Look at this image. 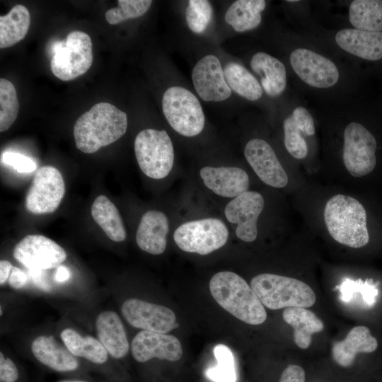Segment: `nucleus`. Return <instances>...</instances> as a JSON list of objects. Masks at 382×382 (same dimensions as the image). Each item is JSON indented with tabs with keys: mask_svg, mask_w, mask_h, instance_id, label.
I'll return each instance as SVG.
<instances>
[{
	"mask_svg": "<svg viewBox=\"0 0 382 382\" xmlns=\"http://www.w3.org/2000/svg\"><path fill=\"white\" fill-rule=\"evenodd\" d=\"M50 69L62 81H71L83 74L93 62V47L90 36L80 30H74L66 39L52 45Z\"/></svg>",
	"mask_w": 382,
	"mask_h": 382,
	"instance_id": "7",
	"label": "nucleus"
},
{
	"mask_svg": "<svg viewBox=\"0 0 382 382\" xmlns=\"http://www.w3.org/2000/svg\"><path fill=\"white\" fill-rule=\"evenodd\" d=\"M377 141L364 125L352 122L344 131L343 161L347 171L355 178L372 172L376 165Z\"/></svg>",
	"mask_w": 382,
	"mask_h": 382,
	"instance_id": "11",
	"label": "nucleus"
},
{
	"mask_svg": "<svg viewBox=\"0 0 382 382\" xmlns=\"http://www.w3.org/2000/svg\"><path fill=\"white\" fill-rule=\"evenodd\" d=\"M244 155L259 178L265 184L282 188L288 183V176L273 149L265 140L253 139L245 145Z\"/></svg>",
	"mask_w": 382,
	"mask_h": 382,
	"instance_id": "20",
	"label": "nucleus"
},
{
	"mask_svg": "<svg viewBox=\"0 0 382 382\" xmlns=\"http://www.w3.org/2000/svg\"><path fill=\"white\" fill-rule=\"evenodd\" d=\"M265 6L264 0L236 1L226 11L225 21L238 33L253 30L260 24Z\"/></svg>",
	"mask_w": 382,
	"mask_h": 382,
	"instance_id": "28",
	"label": "nucleus"
},
{
	"mask_svg": "<svg viewBox=\"0 0 382 382\" xmlns=\"http://www.w3.org/2000/svg\"><path fill=\"white\" fill-rule=\"evenodd\" d=\"M214 354L217 364L207 370V376L214 382H236L235 359L230 348L224 345H217L214 348Z\"/></svg>",
	"mask_w": 382,
	"mask_h": 382,
	"instance_id": "32",
	"label": "nucleus"
},
{
	"mask_svg": "<svg viewBox=\"0 0 382 382\" xmlns=\"http://www.w3.org/2000/svg\"><path fill=\"white\" fill-rule=\"evenodd\" d=\"M30 25L28 8L21 5L14 6L10 11L0 16V48L10 47L26 35Z\"/></svg>",
	"mask_w": 382,
	"mask_h": 382,
	"instance_id": "29",
	"label": "nucleus"
},
{
	"mask_svg": "<svg viewBox=\"0 0 382 382\" xmlns=\"http://www.w3.org/2000/svg\"><path fill=\"white\" fill-rule=\"evenodd\" d=\"M71 278V272L66 266L61 265L57 268L53 273V282L56 284H64L69 282Z\"/></svg>",
	"mask_w": 382,
	"mask_h": 382,
	"instance_id": "44",
	"label": "nucleus"
},
{
	"mask_svg": "<svg viewBox=\"0 0 382 382\" xmlns=\"http://www.w3.org/2000/svg\"><path fill=\"white\" fill-rule=\"evenodd\" d=\"M65 193V184L60 171L54 166H44L37 170L27 192L25 206L34 214L54 212Z\"/></svg>",
	"mask_w": 382,
	"mask_h": 382,
	"instance_id": "12",
	"label": "nucleus"
},
{
	"mask_svg": "<svg viewBox=\"0 0 382 382\" xmlns=\"http://www.w3.org/2000/svg\"><path fill=\"white\" fill-rule=\"evenodd\" d=\"M168 231V219L163 212L148 211L140 220L136 233L137 244L146 253L161 255L166 248Z\"/></svg>",
	"mask_w": 382,
	"mask_h": 382,
	"instance_id": "22",
	"label": "nucleus"
},
{
	"mask_svg": "<svg viewBox=\"0 0 382 382\" xmlns=\"http://www.w3.org/2000/svg\"><path fill=\"white\" fill-rule=\"evenodd\" d=\"M337 287L341 293L340 299L345 302H349L354 294L359 292L366 304L373 305L378 294L376 288L361 279L354 282L347 279Z\"/></svg>",
	"mask_w": 382,
	"mask_h": 382,
	"instance_id": "37",
	"label": "nucleus"
},
{
	"mask_svg": "<svg viewBox=\"0 0 382 382\" xmlns=\"http://www.w3.org/2000/svg\"><path fill=\"white\" fill-rule=\"evenodd\" d=\"M250 66L261 76V84L267 95L274 97L284 91L286 85V73L284 65L279 59L260 52L253 56Z\"/></svg>",
	"mask_w": 382,
	"mask_h": 382,
	"instance_id": "25",
	"label": "nucleus"
},
{
	"mask_svg": "<svg viewBox=\"0 0 382 382\" xmlns=\"http://www.w3.org/2000/svg\"><path fill=\"white\" fill-rule=\"evenodd\" d=\"M79 318L88 325L98 340L108 350L112 359L117 361L125 358L130 352L126 329L118 313L114 310L104 308L93 312L79 314Z\"/></svg>",
	"mask_w": 382,
	"mask_h": 382,
	"instance_id": "13",
	"label": "nucleus"
},
{
	"mask_svg": "<svg viewBox=\"0 0 382 382\" xmlns=\"http://www.w3.org/2000/svg\"><path fill=\"white\" fill-rule=\"evenodd\" d=\"M130 352L134 361L145 364L153 359L178 361L183 357L179 340L166 333L141 330L131 341Z\"/></svg>",
	"mask_w": 382,
	"mask_h": 382,
	"instance_id": "17",
	"label": "nucleus"
},
{
	"mask_svg": "<svg viewBox=\"0 0 382 382\" xmlns=\"http://www.w3.org/2000/svg\"><path fill=\"white\" fill-rule=\"evenodd\" d=\"M228 237L227 227L215 218L185 222L177 228L173 235L180 249L203 255L224 246Z\"/></svg>",
	"mask_w": 382,
	"mask_h": 382,
	"instance_id": "10",
	"label": "nucleus"
},
{
	"mask_svg": "<svg viewBox=\"0 0 382 382\" xmlns=\"http://www.w3.org/2000/svg\"><path fill=\"white\" fill-rule=\"evenodd\" d=\"M349 19L355 29L382 32V0H354Z\"/></svg>",
	"mask_w": 382,
	"mask_h": 382,
	"instance_id": "30",
	"label": "nucleus"
},
{
	"mask_svg": "<svg viewBox=\"0 0 382 382\" xmlns=\"http://www.w3.org/2000/svg\"><path fill=\"white\" fill-rule=\"evenodd\" d=\"M291 117L305 136H312L315 134V125L313 117L309 112L303 107L296 108Z\"/></svg>",
	"mask_w": 382,
	"mask_h": 382,
	"instance_id": "40",
	"label": "nucleus"
},
{
	"mask_svg": "<svg viewBox=\"0 0 382 382\" xmlns=\"http://www.w3.org/2000/svg\"><path fill=\"white\" fill-rule=\"evenodd\" d=\"M134 153L141 171L153 179H162L172 170L174 150L165 130L146 129L134 140Z\"/></svg>",
	"mask_w": 382,
	"mask_h": 382,
	"instance_id": "8",
	"label": "nucleus"
},
{
	"mask_svg": "<svg viewBox=\"0 0 382 382\" xmlns=\"http://www.w3.org/2000/svg\"><path fill=\"white\" fill-rule=\"evenodd\" d=\"M224 72L228 86L237 94L251 101L261 98L262 90L259 82L243 66L229 62Z\"/></svg>",
	"mask_w": 382,
	"mask_h": 382,
	"instance_id": "31",
	"label": "nucleus"
},
{
	"mask_svg": "<svg viewBox=\"0 0 382 382\" xmlns=\"http://www.w3.org/2000/svg\"><path fill=\"white\" fill-rule=\"evenodd\" d=\"M264 204V199L259 192L248 190L227 204L224 214L229 222L237 224L236 235L238 238L248 243L256 239L257 221Z\"/></svg>",
	"mask_w": 382,
	"mask_h": 382,
	"instance_id": "18",
	"label": "nucleus"
},
{
	"mask_svg": "<svg viewBox=\"0 0 382 382\" xmlns=\"http://www.w3.org/2000/svg\"><path fill=\"white\" fill-rule=\"evenodd\" d=\"M28 354L42 369L65 378H90L89 369L63 344L58 335L48 331L30 336Z\"/></svg>",
	"mask_w": 382,
	"mask_h": 382,
	"instance_id": "6",
	"label": "nucleus"
},
{
	"mask_svg": "<svg viewBox=\"0 0 382 382\" xmlns=\"http://www.w3.org/2000/svg\"><path fill=\"white\" fill-rule=\"evenodd\" d=\"M163 115L170 127L185 137H195L204 129L205 117L197 97L180 86L168 88L162 98Z\"/></svg>",
	"mask_w": 382,
	"mask_h": 382,
	"instance_id": "9",
	"label": "nucleus"
},
{
	"mask_svg": "<svg viewBox=\"0 0 382 382\" xmlns=\"http://www.w3.org/2000/svg\"><path fill=\"white\" fill-rule=\"evenodd\" d=\"M288 1V2H292V3H294V2H296V1H296V0H291V1H290V0H289V1Z\"/></svg>",
	"mask_w": 382,
	"mask_h": 382,
	"instance_id": "47",
	"label": "nucleus"
},
{
	"mask_svg": "<svg viewBox=\"0 0 382 382\" xmlns=\"http://www.w3.org/2000/svg\"><path fill=\"white\" fill-rule=\"evenodd\" d=\"M1 161L21 173H31L37 168L36 163L32 158L15 151H4L1 154Z\"/></svg>",
	"mask_w": 382,
	"mask_h": 382,
	"instance_id": "39",
	"label": "nucleus"
},
{
	"mask_svg": "<svg viewBox=\"0 0 382 382\" xmlns=\"http://www.w3.org/2000/svg\"><path fill=\"white\" fill-rule=\"evenodd\" d=\"M209 290L217 303L238 320L254 325L266 320L264 306L238 274L230 271L217 272L210 279Z\"/></svg>",
	"mask_w": 382,
	"mask_h": 382,
	"instance_id": "2",
	"label": "nucleus"
},
{
	"mask_svg": "<svg viewBox=\"0 0 382 382\" xmlns=\"http://www.w3.org/2000/svg\"><path fill=\"white\" fill-rule=\"evenodd\" d=\"M304 370L298 365L289 364L282 371L279 382H305Z\"/></svg>",
	"mask_w": 382,
	"mask_h": 382,
	"instance_id": "43",
	"label": "nucleus"
},
{
	"mask_svg": "<svg viewBox=\"0 0 382 382\" xmlns=\"http://www.w3.org/2000/svg\"><path fill=\"white\" fill-rule=\"evenodd\" d=\"M7 283L14 290L23 289L29 284L28 274L27 272L16 266H13Z\"/></svg>",
	"mask_w": 382,
	"mask_h": 382,
	"instance_id": "42",
	"label": "nucleus"
},
{
	"mask_svg": "<svg viewBox=\"0 0 382 382\" xmlns=\"http://www.w3.org/2000/svg\"><path fill=\"white\" fill-rule=\"evenodd\" d=\"M192 80L196 92L204 101H223L231 95L221 62L213 54L204 56L196 64Z\"/></svg>",
	"mask_w": 382,
	"mask_h": 382,
	"instance_id": "19",
	"label": "nucleus"
},
{
	"mask_svg": "<svg viewBox=\"0 0 382 382\" xmlns=\"http://www.w3.org/2000/svg\"><path fill=\"white\" fill-rule=\"evenodd\" d=\"M213 8L209 1L190 0L185 10L189 28L195 33H203L212 20Z\"/></svg>",
	"mask_w": 382,
	"mask_h": 382,
	"instance_id": "35",
	"label": "nucleus"
},
{
	"mask_svg": "<svg viewBox=\"0 0 382 382\" xmlns=\"http://www.w3.org/2000/svg\"><path fill=\"white\" fill-rule=\"evenodd\" d=\"M199 175L205 186L221 197L235 198L249 188L248 174L238 167L205 166Z\"/></svg>",
	"mask_w": 382,
	"mask_h": 382,
	"instance_id": "21",
	"label": "nucleus"
},
{
	"mask_svg": "<svg viewBox=\"0 0 382 382\" xmlns=\"http://www.w3.org/2000/svg\"><path fill=\"white\" fill-rule=\"evenodd\" d=\"M0 382H28L23 367L4 349L0 351Z\"/></svg>",
	"mask_w": 382,
	"mask_h": 382,
	"instance_id": "38",
	"label": "nucleus"
},
{
	"mask_svg": "<svg viewBox=\"0 0 382 382\" xmlns=\"http://www.w3.org/2000/svg\"><path fill=\"white\" fill-rule=\"evenodd\" d=\"M13 265L7 260L0 261V285L2 286L7 283Z\"/></svg>",
	"mask_w": 382,
	"mask_h": 382,
	"instance_id": "45",
	"label": "nucleus"
},
{
	"mask_svg": "<svg viewBox=\"0 0 382 382\" xmlns=\"http://www.w3.org/2000/svg\"><path fill=\"white\" fill-rule=\"evenodd\" d=\"M91 213L93 220L111 241L122 242L125 240L127 233L120 212L106 196L99 195L95 199Z\"/></svg>",
	"mask_w": 382,
	"mask_h": 382,
	"instance_id": "27",
	"label": "nucleus"
},
{
	"mask_svg": "<svg viewBox=\"0 0 382 382\" xmlns=\"http://www.w3.org/2000/svg\"><path fill=\"white\" fill-rule=\"evenodd\" d=\"M290 64L298 76L312 87L329 88L339 79L338 69L330 59L308 49L294 50Z\"/></svg>",
	"mask_w": 382,
	"mask_h": 382,
	"instance_id": "16",
	"label": "nucleus"
},
{
	"mask_svg": "<svg viewBox=\"0 0 382 382\" xmlns=\"http://www.w3.org/2000/svg\"><path fill=\"white\" fill-rule=\"evenodd\" d=\"M56 382H98L90 378H65ZM99 382H108L105 380Z\"/></svg>",
	"mask_w": 382,
	"mask_h": 382,
	"instance_id": "46",
	"label": "nucleus"
},
{
	"mask_svg": "<svg viewBox=\"0 0 382 382\" xmlns=\"http://www.w3.org/2000/svg\"><path fill=\"white\" fill-rule=\"evenodd\" d=\"M123 319L141 330L167 333L176 326V317L169 308L138 298H128L120 305Z\"/></svg>",
	"mask_w": 382,
	"mask_h": 382,
	"instance_id": "15",
	"label": "nucleus"
},
{
	"mask_svg": "<svg viewBox=\"0 0 382 382\" xmlns=\"http://www.w3.org/2000/svg\"><path fill=\"white\" fill-rule=\"evenodd\" d=\"M13 256L28 270L55 269L66 260L65 250L53 240L38 234L28 235L14 247Z\"/></svg>",
	"mask_w": 382,
	"mask_h": 382,
	"instance_id": "14",
	"label": "nucleus"
},
{
	"mask_svg": "<svg viewBox=\"0 0 382 382\" xmlns=\"http://www.w3.org/2000/svg\"><path fill=\"white\" fill-rule=\"evenodd\" d=\"M127 116L108 103H96L82 114L74 127L76 148L93 154L118 140L126 132Z\"/></svg>",
	"mask_w": 382,
	"mask_h": 382,
	"instance_id": "1",
	"label": "nucleus"
},
{
	"mask_svg": "<svg viewBox=\"0 0 382 382\" xmlns=\"http://www.w3.org/2000/svg\"><path fill=\"white\" fill-rule=\"evenodd\" d=\"M284 145L288 152L297 159L304 158L308 153L305 136L296 126L291 116L284 122Z\"/></svg>",
	"mask_w": 382,
	"mask_h": 382,
	"instance_id": "36",
	"label": "nucleus"
},
{
	"mask_svg": "<svg viewBox=\"0 0 382 382\" xmlns=\"http://www.w3.org/2000/svg\"><path fill=\"white\" fill-rule=\"evenodd\" d=\"M282 316L284 320L293 328L294 342L301 349H307L311 345L312 335L324 328L323 322L306 308H286Z\"/></svg>",
	"mask_w": 382,
	"mask_h": 382,
	"instance_id": "26",
	"label": "nucleus"
},
{
	"mask_svg": "<svg viewBox=\"0 0 382 382\" xmlns=\"http://www.w3.org/2000/svg\"><path fill=\"white\" fill-rule=\"evenodd\" d=\"M323 215L329 233L339 243L359 248L369 243L366 212L355 198L341 194L332 196Z\"/></svg>",
	"mask_w": 382,
	"mask_h": 382,
	"instance_id": "3",
	"label": "nucleus"
},
{
	"mask_svg": "<svg viewBox=\"0 0 382 382\" xmlns=\"http://www.w3.org/2000/svg\"><path fill=\"white\" fill-rule=\"evenodd\" d=\"M55 332L66 348L91 373L99 374L108 382L124 381L118 362L95 335L81 331L66 319L59 321Z\"/></svg>",
	"mask_w": 382,
	"mask_h": 382,
	"instance_id": "4",
	"label": "nucleus"
},
{
	"mask_svg": "<svg viewBox=\"0 0 382 382\" xmlns=\"http://www.w3.org/2000/svg\"><path fill=\"white\" fill-rule=\"evenodd\" d=\"M19 112V102L13 84L4 78L0 79V132L10 128Z\"/></svg>",
	"mask_w": 382,
	"mask_h": 382,
	"instance_id": "33",
	"label": "nucleus"
},
{
	"mask_svg": "<svg viewBox=\"0 0 382 382\" xmlns=\"http://www.w3.org/2000/svg\"><path fill=\"white\" fill-rule=\"evenodd\" d=\"M250 286L262 305L272 310L308 308L316 300L313 290L307 284L289 277L260 274L251 279Z\"/></svg>",
	"mask_w": 382,
	"mask_h": 382,
	"instance_id": "5",
	"label": "nucleus"
},
{
	"mask_svg": "<svg viewBox=\"0 0 382 382\" xmlns=\"http://www.w3.org/2000/svg\"><path fill=\"white\" fill-rule=\"evenodd\" d=\"M335 41L342 50L359 58L374 62L382 60V32L343 29L337 33Z\"/></svg>",
	"mask_w": 382,
	"mask_h": 382,
	"instance_id": "23",
	"label": "nucleus"
},
{
	"mask_svg": "<svg viewBox=\"0 0 382 382\" xmlns=\"http://www.w3.org/2000/svg\"><path fill=\"white\" fill-rule=\"evenodd\" d=\"M29 283H32L36 289L47 294L54 293V287L52 285L47 271L28 270Z\"/></svg>",
	"mask_w": 382,
	"mask_h": 382,
	"instance_id": "41",
	"label": "nucleus"
},
{
	"mask_svg": "<svg viewBox=\"0 0 382 382\" xmlns=\"http://www.w3.org/2000/svg\"><path fill=\"white\" fill-rule=\"evenodd\" d=\"M378 347L376 339L364 325L354 327L342 340L335 342L332 348V358L342 367L351 366L358 353H371Z\"/></svg>",
	"mask_w": 382,
	"mask_h": 382,
	"instance_id": "24",
	"label": "nucleus"
},
{
	"mask_svg": "<svg viewBox=\"0 0 382 382\" xmlns=\"http://www.w3.org/2000/svg\"><path fill=\"white\" fill-rule=\"evenodd\" d=\"M118 6L105 12L107 22L115 25L124 21L143 16L150 8L151 0H118Z\"/></svg>",
	"mask_w": 382,
	"mask_h": 382,
	"instance_id": "34",
	"label": "nucleus"
}]
</instances>
